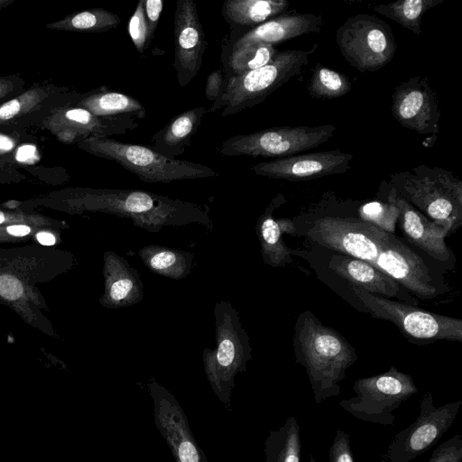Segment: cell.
I'll use <instances>...</instances> for the list:
<instances>
[{"mask_svg": "<svg viewBox=\"0 0 462 462\" xmlns=\"http://www.w3.org/2000/svg\"><path fill=\"white\" fill-rule=\"evenodd\" d=\"M293 346L296 362L306 369L315 402L339 395V383L357 359L355 348L310 311L298 318Z\"/></svg>", "mask_w": 462, "mask_h": 462, "instance_id": "6da1fadb", "label": "cell"}, {"mask_svg": "<svg viewBox=\"0 0 462 462\" xmlns=\"http://www.w3.org/2000/svg\"><path fill=\"white\" fill-rule=\"evenodd\" d=\"M97 209L130 219L134 226L159 232L166 226L199 224L208 230L214 224L205 207L141 189H101L92 195Z\"/></svg>", "mask_w": 462, "mask_h": 462, "instance_id": "7a4b0ae2", "label": "cell"}, {"mask_svg": "<svg viewBox=\"0 0 462 462\" xmlns=\"http://www.w3.org/2000/svg\"><path fill=\"white\" fill-rule=\"evenodd\" d=\"M216 346L205 347L202 362L207 380L217 399L230 407L237 374L246 370L252 359L249 336L243 328L236 309L220 300L214 306Z\"/></svg>", "mask_w": 462, "mask_h": 462, "instance_id": "3957f363", "label": "cell"}, {"mask_svg": "<svg viewBox=\"0 0 462 462\" xmlns=\"http://www.w3.org/2000/svg\"><path fill=\"white\" fill-rule=\"evenodd\" d=\"M317 48L318 44H314L310 50L277 51L273 60L261 68L241 75L224 76L220 95L207 112L222 109L221 116H228L262 103L300 74Z\"/></svg>", "mask_w": 462, "mask_h": 462, "instance_id": "277c9868", "label": "cell"}, {"mask_svg": "<svg viewBox=\"0 0 462 462\" xmlns=\"http://www.w3.org/2000/svg\"><path fill=\"white\" fill-rule=\"evenodd\" d=\"M397 192L431 221L454 233L462 224V182L439 167L417 166L395 175Z\"/></svg>", "mask_w": 462, "mask_h": 462, "instance_id": "5b68a950", "label": "cell"}, {"mask_svg": "<svg viewBox=\"0 0 462 462\" xmlns=\"http://www.w3.org/2000/svg\"><path fill=\"white\" fill-rule=\"evenodd\" d=\"M89 145L92 152L115 161L148 183H168L219 175L207 165L169 158L150 147L139 144L102 137L93 139Z\"/></svg>", "mask_w": 462, "mask_h": 462, "instance_id": "8992f818", "label": "cell"}, {"mask_svg": "<svg viewBox=\"0 0 462 462\" xmlns=\"http://www.w3.org/2000/svg\"><path fill=\"white\" fill-rule=\"evenodd\" d=\"M356 395L339 402V406L355 418L383 426H393L394 411L419 392L413 378L392 366L384 373L357 379Z\"/></svg>", "mask_w": 462, "mask_h": 462, "instance_id": "52a82bcc", "label": "cell"}, {"mask_svg": "<svg viewBox=\"0 0 462 462\" xmlns=\"http://www.w3.org/2000/svg\"><path fill=\"white\" fill-rule=\"evenodd\" d=\"M353 291L372 317L393 322L412 343L462 341V320L459 319L373 295L357 287H353Z\"/></svg>", "mask_w": 462, "mask_h": 462, "instance_id": "ba28073f", "label": "cell"}, {"mask_svg": "<svg viewBox=\"0 0 462 462\" xmlns=\"http://www.w3.org/2000/svg\"><path fill=\"white\" fill-rule=\"evenodd\" d=\"M336 42L344 59L360 72L379 70L397 51L390 25L367 14L346 19L337 30Z\"/></svg>", "mask_w": 462, "mask_h": 462, "instance_id": "9c48e42d", "label": "cell"}, {"mask_svg": "<svg viewBox=\"0 0 462 462\" xmlns=\"http://www.w3.org/2000/svg\"><path fill=\"white\" fill-rule=\"evenodd\" d=\"M336 127L325 125L310 126H280L225 140L218 149L223 156L282 158L315 148L331 138Z\"/></svg>", "mask_w": 462, "mask_h": 462, "instance_id": "30bf717a", "label": "cell"}, {"mask_svg": "<svg viewBox=\"0 0 462 462\" xmlns=\"http://www.w3.org/2000/svg\"><path fill=\"white\" fill-rule=\"evenodd\" d=\"M461 405L457 401L436 407L431 392L424 393L418 418L394 435L382 462H410L428 451L450 428Z\"/></svg>", "mask_w": 462, "mask_h": 462, "instance_id": "8fae6325", "label": "cell"}, {"mask_svg": "<svg viewBox=\"0 0 462 462\" xmlns=\"http://www.w3.org/2000/svg\"><path fill=\"white\" fill-rule=\"evenodd\" d=\"M389 233L358 219L325 217L307 232L311 241L374 265Z\"/></svg>", "mask_w": 462, "mask_h": 462, "instance_id": "7c38bea8", "label": "cell"}, {"mask_svg": "<svg viewBox=\"0 0 462 462\" xmlns=\"http://www.w3.org/2000/svg\"><path fill=\"white\" fill-rule=\"evenodd\" d=\"M152 399L155 427L175 462H208L191 431L187 415L176 397L156 380L147 383Z\"/></svg>", "mask_w": 462, "mask_h": 462, "instance_id": "4fadbf2b", "label": "cell"}, {"mask_svg": "<svg viewBox=\"0 0 462 462\" xmlns=\"http://www.w3.org/2000/svg\"><path fill=\"white\" fill-rule=\"evenodd\" d=\"M392 101V114L402 126L421 134L439 132L438 96L428 78L417 76L402 82Z\"/></svg>", "mask_w": 462, "mask_h": 462, "instance_id": "5bb4252c", "label": "cell"}, {"mask_svg": "<svg viewBox=\"0 0 462 462\" xmlns=\"http://www.w3.org/2000/svg\"><path fill=\"white\" fill-rule=\"evenodd\" d=\"M173 24V67L179 85L186 87L199 72L208 47L194 0L177 1Z\"/></svg>", "mask_w": 462, "mask_h": 462, "instance_id": "9a60e30c", "label": "cell"}, {"mask_svg": "<svg viewBox=\"0 0 462 462\" xmlns=\"http://www.w3.org/2000/svg\"><path fill=\"white\" fill-rule=\"evenodd\" d=\"M374 266L421 299H433L439 293L421 257L394 234H388Z\"/></svg>", "mask_w": 462, "mask_h": 462, "instance_id": "2e32d148", "label": "cell"}, {"mask_svg": "<svg viewBox=\"0 0 462 462\" xmlns=\"http://www.w3.org/2000/svg\"><path fill=\"white\" fill-rule=\"evenodd\" d=\"M351 153L339 150L291 155L254 164L251 170L260 176L289 181L309 180L332 174H341L349 169Z\"/></svg>", "mask_w": 462, "mask_h": 462, "instance_id": "e0dca14e", "label": "cell"}, {"mask_svg": "<svg viewBox=\"0 0 462 462\" xmlns=\"http://www.w3.org/2000/svg\"><path fill=\"white\" fill-rule=\"evenodd\" d=\"M387 200L398 208L397 222L402 234L411 244L438 261L444 262L449 259L451 251L446 245L445 238L450 231L445 225L426 217L401 197L394 188L392 189Z\"/></svg>", "mask_w": 462, "mask_h": 462, "instance_id": "ac0fdd59", "label": "cell"}, {"mask_svg": "<svg viewBox=\"0 0 462 462\" xmlns=\"http://www.w3.org/2000/svg\"><path fill=\"white\" fill-rule=\"evenodd\" d=\"M105 292L100 299L108 309L129 307L143 298V283L140 273L122 255L114 251L104 254Z\"/></svg>", "mask_w": 462, "mask_h": 462, "instance_id": "d6986e66", "label": "cell"}, {"mask_svg": "<svg viewBox=\"0 0 462 462\" xmlns=\"http://www.w3.org/2000/svg\"><path fill=\"white\" fill-rule=\"evenodd\" d=\"M322 24L323 17L314 14L279 15L245 32L232 43L231 49L253 44L273 46L303 34L319 32Z\"/></svg>", "mask_w": 462, "mask_h": 462, "instance_id": "ffe728a7", "label": "cell"}, {"mask_svg": "<svg viewBox=\"0 0 462 462\" xmlns=\"http://www.w3.org/2000/svg\"><path fill=\"white\" fill-rule=\"evenodd\" d=\"M283 202L285 199L282 194L273 198L259 217L255 226L263 261L272 267H282L292 262L291 250L283 241V235L296 234L294 223L289 218L273 217L275 208Z\"/></svg>", "mask_w": 462, "mask_h": 462, "instance_id": "44dd1931", "label": "cell"}, {"mask_svg": "<svg viewBox=\"0 0 462 462\" xmlns=\"http://www.w3.org/2000/svg\"><path fill=\"white\" fill-rule=\"evenodd\" d=\"M329 268L353 287L363 289L370 294L388 299L397 297L400 291L399 283L394 279L367 262L334 255L329 261Z\"/></svg>", "mask_w": 462, "mask_h": 462, "instance_id": "7402d4cb", "label": "cell"}, {"mask_svg": "<svg viewBox=\"0 0 462 462\" xmlns=\"http://www.w3.org/2000/svg\"><path fill=\"white\" fill-rule=\"evenodd\" d=\"M206 113V107L199 106L174 116L162 129L152 135V149L172 159L183 154L199 130Z\"/></svg>", "mask_w": 462, "mask_h": 462, "instance_id": "603a6c76", "label": "cell"}, {"mask_svg": "<svg viewBox=\"0 0 462 462\" xmlns=\"http://www.w3.org/2000/svg\"><path fill=\"white\" fill-rule=\"evenodd\" d=\"M288 6L286 0H226L221 14L232 27H255L279 16Z\"/></svg>", "mask_w": 462, "mask_h": 462, "instance_id": "cb8c5ba5", "label": "cell"}, {"mask_svg": "<svg viewBox=\"0 0 462 462\" xmlns=\"http://www.w3.org/2000/svg\"><path fill=\"white\" fill-rule=\"evenodd\" d=\"M138 254L152 273L172 280L186 278L193 265L194 254L179 248L150 245L140 248Z\"/></svg>", "mask_w": 462, "mask_h": 462, "instance_id": "d4e9b609", "label": "cell"}, {"mask_svg": "<svg viewBox=\"0 0 462 462\" xmlns=\"http://www.w3.org/2000/svg\"><path fill=\"white\" fill-rule=\"evenodd\" d=\"M300 433L299 423L293 416L270 431L264 442V462H300Z\"/></svg>", "mask_w": 462, "mask_h": 462, "instance_id": "484cf974", "label": "cell"}, {"mask_svg": "<svg viewBox=\"0 0 462 462\" xmlns=\"http://www.w3.org/2000/svg\"><path fill=\"white\" fill-rule=\"evenodd\" d=\"M442 2L443 0H398L387 5H375L374 9L415 35H420L422 16L428 10Z\"/></svg>", "mask_w": 462, "mask_h": 462, "instance_id": "4316f807", "label": "cell"}, {"mask_svg": "<svg viewBox=\"0 0 462 462\" xmlns=\"http://www.w3.org/2000/svg\"><path fill=\"white\" fill-rule=\"evenodd\" d=\"M88 108L98 116H132L141 119L146 110L137 99L117 91H104L86 101Z\"/></svg>", "mask_w": 462, "mask_h": 462, "instance_id": "83f0119b", "label": "cell"}, {"mask_svg": "<svg viewBox=\"0 0 462 462\" xmlns=\"http://www.w3.org/2000/svg\"><path fill=\"white\" fill-rule=\"evenodd\" d=\"M277 50L273 45L253 44L230 49L225 63L224 76H236L270 63Z\"/></svg>", "mask_w": 462, "mask_h": 462, "instance_id": "f1b7e54d", "label": "cell"}, {"mask_svg": "<svg viewBox=\"0 0 462 462\" xmlns=\"http://www.w3.org/2000/svg\"><path fill=\"white\" fill-rule=\"evenodd\" d=\"M352 88L349 78L337 70L317 63L308 84V92L315 98H337Z\"/></svg>", "mask_w": 462, "mask_h": 462, "instance_id": "f546056e", "label": "cell"}, {"mask_svg": "<svg viewBox=\"0 0 462 462\" xmlns=\"http://www.w3.org/2000/svg\"><path fill=\"white\" fill-rule=\"evenodd\" d=\"M358 212L362 221L374 225L384 232L394 234L399 209L393 203L372 201L363 205Z\"/></svg>", "mask_w": 462, "mask_h": 462, "instance_id": "4dcf8cb0", "label": "cell"}, {"mask_svg": "<svg viewBox=\"0 0 462 462\" xmlns=\"http://www.w3.org/2000/svg\"><path fill=\"white\" fill-rule=\"evenodd\" d=\"M143 3L144 0H140L137 3L136 8L128 23L129 35L139 53H143L151 42L144 18Z\"/></svg>", "mask_w": 462, "mask_h": 462, "instance_id": "1f68e13d", "label": "cell"}, {"mask_svg": "<svg viewBox=\"0 0 462 462\" xmlns=\"http://www.w3.org/2000/svg\"><path fill=\"white\" fill-rule=\"evenodd\" d=\"M462 437L457 434L440 444L431 454L428 462H461Z\"/></svg>", "mask_w": 462, "mask_h": 462, "instance_id": "d6a6232c", "label": "cell"}, {"mask_svg": "<svg viewBox=\"0 0 462 462\" xmlns=\"http://www.w3.org/2000/svg\"><path fill=\"white\" fill-rule=\"evenodd\" d=\"M329 462H355L349 434L337 429L328 452Z\"/></svg>", "mask_w": 462, "mask_h": 462, "instance_id": "836d02e7", "label": "cell"}, {"mask_svg": "<svg viewBox=\"0 0 462 462\" xmlns=\"http://www.w3.org/2000/svg\"><path fill=\"white\" fill-rule=\"evenodd\" d=\"M163 0H144L143 12L147 23L149 36L152 40L157 29L162 12L163 10Z\"/></svg>", "mask_w": 462, "mask_h": 462, "instance_id": "e575fe53", "label": "cell"}, {"mask_svg": "<svg viewBox=\"0 0 462 462\" xmlns=\"http://www.w3.org/2000/svg\"><path fill=\"white\" fill-rule=\"evenodd\" d=\"M23 289L21 282L11 275L0 276V295L10 300L19 299Z\"/></svg>", "mask_w": 462, "mask_h": 462, "instance_id": "d590c367", "label": "cell"}, {"mask_svg": "<svg viewBox=\"0 0 462 462\" xmlns=\"http://www.w3.org/2000/svg\"><path fill=\"white\" fill-rule=\"evenodd\" d=\"M224 84V69H218L213 72H211L208 79L206 83V97L208 100L211 102H215L223 88Z\"/></svg>", "mask_w": 462, "mask_h": 462, "instance_id": "8d00e7d4", "label": "cell"}, {"mask_svg": "<svg viewBox=\"0 0 462 462\" xmlns=\"http://www.w3.org/2000/svg\"><path fill=\"white\" fill-rule=\"evenodd\" d=\"M20 103L17 100H11L0 107V118L8 119L15 116L20 110Z\"/></svg>", "mask_w": 462, "mask_h": 462, "instance_id": "74e56055", "label": "cell"}, {"mask_svg": "<svg viewBox=\"0 0 462 462\" xmlns=\"http://www.w3.org/2000/svg\"><path fill=\"white\" fill-rule=\"evenodd\" d=\"M35 152V147L33 145L26 144L20 147L16 152V159L19 162H25L32 158Z\"/></svg>", "mask_w": 462, "mask_h": 462, "instance_id": "f35d334b", "label": "cell"}, {"mask_svg": "<svg viewBox=\"0 0 462 462\" xmlns=\"http://www.w3.org/2000/svg\"><path fill=\"white\" fill-rule=\"evenodd\" d=\"M6 231L14 236H24L31 232V228L24 225H14L8 226Z\"/></svg>", "mask_w": 462, "mask_h": 462, "instance_id": "ab89813d", "label": "cell"}, {"mask_svg": "<svg viewBox=\"0 0 462 462\" xmlns=\"http://www.w3.org/2000/svg\"><path fill=\"white\" fill-rule=\"evenodd\" d=\"M37 240L43 245H52L56 240L53 235L47 232H40L37 234Z\"/></svg>", "mask_w": 462, "mask_h": 462, "instance_id": "60d3db41", "label": "cell"}, {"mask_svg": "<svg viewBox=\"0 0 462 462\" xmlns=\"http://www.w3.org/2000/svg\"><path fill=\"white\" fill-rule=\"evenodd\" d=\"M13 146H14V143L11 141V139H9L8 137H6L5 135L0 134V149L10 150L13 148Z\"/></svg>", "mask_w": 462, "mask_h": 462, "instance_id": "b9f144b4", "label": "cell"}, {"mask_svg": "<svg viewBox=\"0 0 462 462\" xmlns=\"http://www.w3.org/2000/svg\"><path fill=\"white\" fill-rule=\"evenodd\" d=\"M5 220L4 214L0 211V224H2Z\"/></svg>", "mask_w": 462, "mask_h": 462, "instance_id": "7bdbcfd3", "label": "cell"}, {"mask_svg": "<svg viewBox=\"0 0 462 462\" xmlns=\"http://www.w3.org/2000/svg\"><path fill=\"white\" fill-rule=\"evenodd\" d=\"M310 462H317V460L313 455L310 456Z\"/></svg>", "mask_w": 462, "mask_h": 462, "instance_id": "ee69618b", "label": "cell"}]
</instances>
